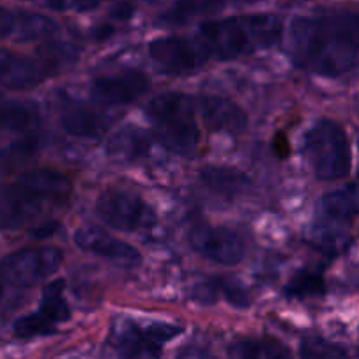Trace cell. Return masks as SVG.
<instances>
[{"label":"cell","mask_w":359,"mask_h":359,"mask_svg":"<svg viewBox=\"0 0 359 359\" xmlns=\"http://www.w3.org/2000/svg\"><path fill=\"white\" fill-rule=\"evenodd\" d=\"M290 53L302 69L325 77L349 72L359 56V13L321 9L294 18Z\"/></svg>","instance_id":"cell-1"},{"label":"cell","mask_w":359,"mask_h":359,"mask_svg":"<svg viewBox=\"0 0 359 359\" xmlns=\"http://www.w3.org/2000/svg\"><path fill=\"white\" fill-rule=\"evenodd\" d=\"M283 37V21L276 14H245L209 21L200 27V39L217 60H233L270 48Z\"/></svg>","instance_id":"cell-2"},{"label":"cell","mask_w":359,"mask_h":359,"mask_svg":"<svg viewBox=\"0 0 359 359\" xmlns=\"http://www.w3.org/2000/svg\"><path fill=\"white\" fill-rule=\"evenodd\" d=\"M72 193V182L67 175L49 168H34L18 177L4 189L2 224L6 230L18 228L32 219L41 203L65 202Z\"/></svg>","instance_id":"cell-3"},{"label":"cell","mask_w":359,"mask_h":359,"mask_svg":"<svg viewBox=\"0 0 359 359\" xmlns=\"http://www.w3.org/2000/svg\"><path fill=\"white\" fill-rule=\"evenodd\" d=\"M195 111L196 98L179 91L158 95L146 107L156 139L179 154H191L198 146L200 133Z\"/></svg>","instance_id":"cell-4"},{"label":"cell","mask_w":359,"mask_h":359,"mask_svg":"<svg viewBox=\"0 0 359 359\" xmlns=\"http://www.w3.org/2000/svg\"><path fill=\"white\" fill-rule=\"evenodd\" d=\"M304 153L314 174L323 181L342 179L351 172L349 140L342 126L332 119H321L305 133Z\"/></svg>","instance_id":"cell-5"},{"label":"cell","mask_w":359,"mask_h":359,"mask_svg":"<svg viewBox=\"0 0 359 359\" xmlns=\"http://www.w3.org/2000/svg\"><path fill=\"white\" fill-rule=\"evenodd\" d=\"M97 214L107 226L119 231L149 230L156 224V212L140 196L109 189L97 200Z\"/></svg>","instance_id":"cell-6"},{"label":"cell","mask_w":359,"mask_h":359,"mask_svg":"<svg viewBox=\"0 0 359 359\" xmlns=\"http://www.w3.org/2000/svg\"><path fill=\"white\" fill-rule=\"evenodd\" d=\"M63 252L56 248L21 249L2 259L4 283L14 287H32L60 269Z\"/></svg>","instance_id":"cell-7"},{"label":"cell","mask_w":359,"mask_h":359,"mask_svg":"<svg viewBox=\"0 0 359 359\" xmlns=\"http://www.w3.org/2000/svg\"><path fill=\"white\" fill-rule=\"evenodd\" d=\"M149 56L163 72L188 74L202 69L212 55L200 37H161L149 44Z\"/></svg>","instance_id":"cell-8"},{"label":"cell","mask_w":359,"mask_h":359,"mask_svg":"<svg viewBox=\"0 0 359 359\" xmlns=\"http://www.w3.org/2000/svg\"><path fill=\"white\" fill-rule=\"evenodd\" d=\"M193 251L219 265H238L245 255V245L233 230L219 226H198L189 233Z\"/></svg>","instance_id":"cell-9"},{"label":"cell","mask_w":359,"mask_h":359,"mask_svg":"<svg viewBox=\"0 0 359 359\" xmlns=\"http://www.w3.org/2000/svg\"><path fill=\"white\" fill-rule=\"evenodd\" d=\"M55 72V67L51 65V62L46 58L42 51H39L35 58H30V56H20L7 51V49H2L0 77H2L4 88L28 90V88L41 84L46 77Z\"/></svg>","instance_id":"cell-10"},{"label":"cell","mask_w":359,"mask_h":359,"mask_svg":"<svg viewBox=\"0 0 359 359\" xmlns=\"http://www.w3.org/2000/svg\"><path fill=\"white\" fill-rule=\"evenodd\" d=\"M147 90H149V77L137 69L97 77L91 83V97L104 105L132 104Z\"/></svg>","instance_id":"cell-11"},{"label":"cell","mask_w":359,"mask_h":359,"mask_svg":"<svg viewBox=\"0 0 359 359\" xmlns=\"http://www.w3.org/2000/svg\"><path fill=\"white\" fill-rule=\"evenodd\" d=\"M74 242L77 248L83 251L93 252L100 258L109 259L121 266H137L140 263V252L133 245L105 233L104 230L97 226H84L79 228L74 235Z\"/></svg>","instance_id":"cell-12"},{"label":"cell","mask_w":359,"mask_h":359,"mask_svg":"<svg viewBox=\"0 0 359 359\" xmlns=\"http://www.w3.org/2000/svg\"><path fill=\"white\" fill-rule=\"evenodd\" d=\"M196 109L202 114L205 125L214 132L238 135L248 126L245 112L228 98L217 95H200L196 98Z\"/></svg>","instance_id":"cell-13"},{"label":"cell","mask_w":359,"mask_h":359,"mask_svg":"<svg viewBox=\"0 0 359 359\" xmlns=\"http://www.w3.org/2000/svg\"><path fill=\"white\" fill-rule=\"evenodd\" d=\"M112 349L125 358H158L161 346L130 319H119L111 330Z\"/></svg>","instance_id":"cell-14"},{"label":"cell","mask_w":359,"mask_h":359,"mask_svg":"<svg viewBox=\"0 0 359 359\" xmlns=\"http://www.w3.org/2000/svg\"><path fill=\"white\" fill-rule=\"evenodd\" d=\"M0 25H2V37H11L18 42L48 37L58 28L48 16L35 13H11L9 9H2Z\"/></svg>","instance_id":"cell-15"},{"label":"cell","mask_w":359,"mask_h":359,"mask_svg":"<svg viewBox=\"0 0 359 359\" xmlns=\"http://www.w3.org/2000/svg\"><path fill=\"white\" fill-rule=\"evenodd\" d=\"M60 119H62L63 130L79 139H95L102 135L111 125V118L83 104L67 105Z\"/></svg>","instance_id":"cell-16"},{"label":"cell","mask_w":359,"mask_h":359,"mask_svg":"<svg viewBox=\"0 0 359 359\" xmlns=\"http://www.w3.org/2000/svg\"><path fill=\"white\" fill-rule=\"evenodd\" d=\"M319 216L326 221H347L359 216V182L346 186L337 191L326 193L319 200Z\"/></svg>","instance_id":"cell-17"},{"label":"cell","mask_w":359,"mask_h":359,"mask_svg":"<svg viewBox=\"0 0 359 359\" xmlns=\"http://www.w3.org/2000/svg\"><path fill=\"white\" fill-rule=\"evenodd\" d=\"M151 137L135 126H125L111 137L107 151L112 158L121 161H135L149 153Z\"/></svg>","instance_id":"cell-18"},{"label":"cell","mask_w":359,"mask_h":359,"mask_svg":"<svg viewBox=\"0 0 359 359\" xmlns=\"http://www.w3.org/2000/svg\"><path fill=\"white\" fill-rule=\"evenodd\" d=\"M200 181L216 195L233 198L251 186V181L241 170L231 167H207L200 172Z\"/></svg>","instance_id":"cell-19"},{"label":"cell","mask_w":359,"mask_h":359,"mask_svg":"<svg viewBox=\"0 0 359 359\" xmlns=\"http://www.w3.org/2000/svg\"><path fill=\"white\" fill-rule=\"evenodd\" d=\"M224 0H175L174 6L161 16V23L179 27L202 16L219 13L224 7Z\"/></svg>","instance_id":"cell-20"},{"label":"cell","mask_w":359,"mask_h":359,"mask_svg":"<svg viewBox=\"0 0 359 359\" xmlns=\"http://www.w3.org/2000/svg\"><path fill=\"white\" fill-rule=\"evenodd\" d=\"M39 125V107L34 102L6 100L2 104V126L9 132H30Z\"/></svg>","instance_id":"cell-21"},{"label":"cell","mask_w":359,"mask_h":359,"mask_svg":"<svg viewBox=\"0 0 359 359\" xmlns=\"http://www.w3.org/2000/svg\"><path fill=\"white\" fill-rule=\"evenodd\" d=\"M63 287H65L63 280H53V283H49L42 290L41 307H39V311L46 318L51 319L53 323H56V325L69 321L70 318V309L67 305L65 298H63Z\"/></svg>","instance_id":"cell-22"},{"label":"cell","mask_w":359,"mask_h":359,"mask_svg":"<svg viewBox=\"0 0 359 359\" xmlns=\"http://www.w3.org/2000/svg\"><path fill=\"white\" fill-rule=\"evenodd\" d=\"M326 293V284L321 273L312 270H302L297 272L286 286V294L297 300H307V298H318Z\"/></svg>","instance_id":"cell-23"},{"label":"cell","mask_w":359,"mask_h":359,"mask_svg":"<svg viewBox=\"0 0 359 359\" xmlns=\"http://www.w3.org/2000/svg\"><path fill=\"white\" fill-rule=\"evenodd\" d=\"M230 354L235 358H280L290 356V351L283 344L270 342V340H241L231 346Z\"/></svg>","instance_id":"cell-24"},{"label":"cell","mask_w":359,"mask_h":359,"mask_svg":"<svg viewBox=\"0 0 359 359\" xmlns=\"http://www.w3.org/2000/svg\"><path fill=\"white\" fill-rule=\"evenodd\" d=\"M56 328H58V325L53 323L49 318H46L41 311L23 316V318L16 319V323L13 325V332L18 339H34V337L55 335Z\"/></svg>","instance_id":"cell-25"},{"label":"cell","mask_w":359,"mask_h":359,"mask_svg":"<svg viewBox=\"0 0 359 359\" xmlns=\"http://www.w3.org/2000/svg\"><path fill=\"white\" fill-rule=\"evenodd\" d=\"M311 242L318 245L319 249H325V251H330L332 255H337L342 249H346V245L349 244V238H347L344 231L335 230L332 226H318L316 230H312Z\"/></svg>","instance_id":"cell-26"},{"label":"cell","mask_w":359,"mask_h":359,"mask_svg":"<svg viewBox=\"0 0 359 359\" xmlns=\"http://www.w3.org/2000/svg\"><path fill=\"white\" fill-rule=\"evenodd\" d=\"M300 354L304 358H340L346 356L347 353L337 344L318 339V337H311V339H305L302 342Z\"/></svg>","instance_id":"cell-27"},{"label":"cell","mask_w":359,"mask_h":359,"mask_svg":"<svg viewBox=\"0 0 359 359\" xmlns=\"http://www.w3.org/2000/svg\"><path fill=\"white\" fill-rule=\"evenodd\" d=\"M219 287L223 290L226 302H230L233 307H241V309L249 307V294L245 293L238 284L226 283V280L223 283V280H219Z\"/></svg>","instance_id":"cell-28"},{"label":"cell","mask_w":359,"mask_h":359,"mask_svg":"<svg viewBox=\"0 0 359 359\" xmlns=\"http://www.w3.org/2000/svg\"><path fill=\"white\" fill-rule=\"evenodd\" d=\"M146 330H147V333H149L151 339H153L156 344H160V346L161 344L168 342V340L175 339V337L182 332L179 326L167 325V323H154V325H151L149 328H146Z\"/></svg>","instance_id":"cell-29"},{"label":"cell","mask_w":359,"mask_h":359,"mask_svg":"<svg viewBox=\"0 0 359 359\" xmlns=\"http://www.w3.org/2000/svg\"><path fill=\"white\" fill-rule=\"evenodd\" d=\"M105 0H48V6L56 11H91Z\"/></svg>","instance_id":"cell-30"},{"label":"cell","mask_w":359,"mask_h":359,"mask_svg":"<svg viewBox=\"0 0 359 359\" xmlns=\"http://www.w3.org/2000/svg\"><path fill=\"white\" fill-rule=\"evenodd\" d=\"M132 13H133V6L130 2H121V4H118V6L114 7V9H112V18H116V20H128L130 16H132Z\"/></svg>","instance_id":"cell-31"},{"label":"cell","mask_w":359,"mask_h":359,"mask_svg":"<svg viewBox=\"0 0 359 359\" xmlns=\"http://www.w3.org/2000/svg\"><path fill=\"white\" fill-rule=\"evenodd\" d=\"M112 34V27H109V25H105V27H102V28H98L97 30V35L100 39H105V37H109V35Z\"/></svg>","instance_id":"cell-32"}]
</instances>
